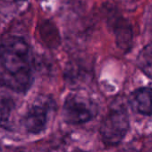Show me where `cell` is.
<instances>
[{
    "instance_id": "cell-1",
    "label": "cell",
    "mask_w": 152,
    "mask_h": 152,
    "mask_svg": "<svg viewBox=\"0 0 152 152\" xmlns=\"http://www.w3.org/2000/svg\"><path fill=\"white\" fill-rule=\"evenodd\" d=\"M130 130V117L124 106H114L103 118L99 126V135L107 147L120 144Z\"/></svg>"
},
{
    "instance_id": "cell-2",
    "label": "cell",
    "mask_w": 152,
    "mask_h": 152,
    "mask_svg": "<svg viewBox=\"0 0 152 152\" xmlns=\"http://www.w3.org/2000/svg\"><path fill=\"white\" fill-rule=\"evenodd\" d=\"M98 114L97 104L89 97L71 93L63 106L64 121L71 125H81L93 120Z\"/></svg>"
},
{
    "instance_id": "cell-3",
    "label": "cell",
    "mask_w": 152,
    "mask_h": 152,
    "mask_svg": "<svg viewBox=\"0 0 152 152\" xmlns=\"http://www.w3.org/2000/svg\"><path fill=\"white\" fill-rule=\"evenodd\" d=\"M54 105L53 100L48 97H39L36 99L22 119L25 131L33 135L42 133L47 129Z\"/></svg>"
},
{
    "instance_id": "cell-4",
    "label": "cell",
    "mask_w": 152,
    "mask_h": 152,
    "mask_svg": "<svg viewBox=\"0 0 152 152\" xmlns=\"http://www.w3.org/2000/svg\"><path fill=\"white\" fill-rule=\"evenodd\" d=\"M107 23L112 29L117 47L124 52H128L132 47L133 32L131 23L114 9L108 8Z\"/></svg>"
},
{
    "instance_id": "cell-5",
    "label": "cell",
    "mask_w": 152,
    "mask_h": 152,
    "mask_svg": "<svg viewBox=\"0 0 152 152\" xmlns=\"http://www.w3.org/2000/svg\"><path fill=\"white\" fill-rule=\"evenodd\" d=\"M129 104L133 111L143 115H152V88L142 87L129 96Z\"/></svg>"
},
{
    "instance_id": "cell-6",
    "label": "cell",
    "mask_w": 152,
    "mask_h": 152,
    "mask_svg": "<svg viewBox=\"0 0 152 152\" xmlns=\"http://www.w3.org/2000/svg\"><path fill=\"white\" fill-rule=\"evenodd\" d=\"M15 104L9 97L0 98V127L6 131H13L11 115L15 110Z\"/></svg>"
},
{
    "instance_id": "cell-7",
    "label": "cell",
    "mask_w": 152,
    "mask_h": 152,
    "mask_svg": "<svg viewBox=\"0 0 152 152\" xmlns=\"http://www.w3.org/2000/svg\"><path fill=\"white\" fill-rule=\"evenodd\" d=\"M137 64L145 75L152 79V43L148 44L140 51Z\"/></svg>"
},
{
    "instance_id": "cell-8",
    "label": "cell",
    "mask_w": 152,
    "mask_h": 152,
    "mask_svg": "<svg viewBox=\"0 0 152 152\" xmlns=\"http://www.w3.org/2000/svg\"><path fill=\"white\" fill-rule=\"evenodd\" d=\"M40 35L47 45L49 47H56L59 45V34L56 28L49 22H45L39 31Z\"/></svg>"
},
{
    "instance_id": "cell-9",
    "label": "cell",
    "mask_w": 152,
    "mask_h": 152,
    "mask_svg": "<svg viewBox=\"0 0 152 152\" xmlns=\"http://www.w3.org/2000/svg\"><path fill=\"white\" fill-rule=\"evenodd\" d=\"M115 2L123 8L130 10V8H132L135 6L137 0H115Z\"/></svg>"
},
{
    "instance_id": "cell-10",
    "label": "cell",
    "mask_w": 152,
    "mask_h": 152,
    "mask_svg": "<svg viewBox=\"0 0 152 152\" xmlns=\"http://www.w3.org/2000/svg\"><path fill=\"white\" fill-rule=\"evenodd\" d=\"M3 47H4V39L0 37V54H1V52L3 50Z\"/></svg>"
},
{
    "instance_id": "cell-11",
    "label": "cell",
    "mask_w": 152,
    "mask_h": 152,
    "mask_svg": "<svg viewBox=\"0 0 152 152\" xmlns=\"http://www.w3.org/2000/svg\"><path fill=\"white\" fill-rule=\"evenodd\" d=\"M72 152H86L85 150H83V149H81V148H74Z\"/></svg>"
},
{
    "instance_id": "cell-12",
    "label": "cell",
    "mask_w": 152,
    "mask_h": 152,
    "mask_svg": "<svg viewBox=\"0 0 152 152\" xmlns=\"http://www.w3.org/2000/svg\"><path fill=\"white\" fill-rule=\"evenodd\" d=\"M0 152H2V149H1V148H0Z\"/></svg>"
},
{
    "instance_id": "cell-13",
    "label": "cell",
    "mask_w": 152,
    "mask_h": 152,
    "mask_svg": "<svg viewBox=\"0 0 152 152\" xmlns=\"http://www.w3.org/2000/svg\"><path fill=\"white\" fill-rule=\"evenodd\" d=\"M17 152H24V151H17Z\"/></svg>"
}]
</instances>
